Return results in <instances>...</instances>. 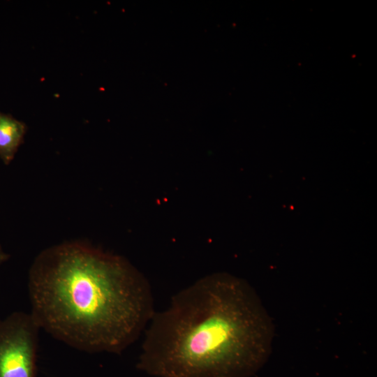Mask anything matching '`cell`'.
<instances>
[{"label": "cell", "mask_w": 377, "mask_h": 377, "mask_svg": "<svg viewBox=\"0 0 377 377\" xmlns=\"http://www.w3.org/2000/svg\"><path fill=\"white\" fill-rule=\"evenodd\" d=\"M274 337L255 290L232 275L213 274L154 313L137 369L153 377H251L268 359Z\"/></svg>", "instance_id": "6da1fadb"}, {"label": "cell", "mask_w": 377, "mask_h": 377, "mask_svg": "<svg viewBox=\"0 0 377 377\" xmlns=\"http://www.w3.org/2000/svg\"><path fill=\"white\" fill-rule=\"evenodd\" d=\"M27 126L10 114L0 111V158L8 165L24 142Z\"/></svg>", "instance_id": "277c9868"}, {"label": "cell", "mask_w": 377, "mask_h": 377, "mask_svg": "<svg viewBox=\"0 0 377 377\" xmlns=\"http://www.w3.org/2000/svg\"><path fill=\"white\" fill-rule=\"evenodd\" d=\"M40 329L31 313L0 320V377H36Z\"/></svg>", "instance_id": "3957f363"}, {"label": "cell", "mask_w": 377, "mask_h": 377, "mask_svg": "<svg viewBox=\"0 0 377 377\" xmlns=\"http://www.w3.org/2000/svg\"><path fill=\"white\" fill-rule=\"evenodd\" d=\"M10 258V255L4 251L2 246L0 244V265L7 261Z\"/></svg>", "instance_id": "5b68a950"}, {"label": "cell", "mask_w": 377, "mask_h": 377, "mask_svg": "<svg viewBox=\"0 0 377 377\" xmlns=\"http://www.w3.org/2000/svg\"><path fill=\"white\" fill-rule=\"evenodd\" d=\"M28 287L31 313L40 327L89 353H121L156 312L151 286L135 267L80 242L39 253Z\"/></svg>", "instance_id": "7a4b0ae2"}]
</instances>
